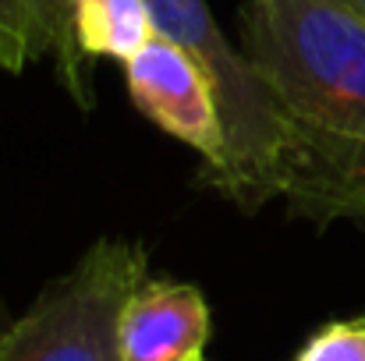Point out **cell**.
I'll return each mask as SVG.
<instances>
[{"mask_svg":"<svg viewBox=\"0 0 365 361\" xmlns=\"http://www.w3.org/2000/svg\"><path fill=\"white\" fill-rule=\"evenodd\" d=\"M199 361H206V358H199Z\"/></svg>","mask_w":365,"mask_h":361,"instance_id":"10","label":"cell"},{"mask_svg":"<svg viewBox=\"0 0 365 361\" xmlns=\"http://www.w3.org/2000/svg\"><path fill=\"white\" fill-rule=\"evenodd\" d=\"M39 61L57 64L82 110L96 107L89 61L75 43V0H0V71L21 75Z\"/></svg>","mask_w":365,"mask_h":361,"instance_id":"6","label":"cell"},{"mask_svg":"<svg viewBox=\"0 0 365 361\" xmlns=\"http://www.w3.org/2000/svg\"><path fill=\"white\" fill-rule=\"evenodd\" d=\"M210 330L199 287L145 276L121 312V361H199Z\"/></svg>","mask_w":365,"mask_h":361,"instance_id":"5","label":"cell"},{"mask_svg":"<svg viewBox=\"0 0 365 361\" xmlns=\"http://www.w3.org/2000/svg\"><path fill=\"white\" fill-rule=\"evenodd\" d=\"M145 276L142 244L93 241L0 330V361H121V312Z\"/></svg>","mask_w":365,"mask_h":361,"instance_id":"3","label":"cell"},{"mask_svg":"<svg viewBox=\"0 0 365 361\" xmlns=\"http://www.w3.org/2000/svg\"><path fill=\"white\" fill-rule=\"evenodd\" d=\"M242 50L287 120V213L365 231V18L344 0H245Z\"/></svg>","mask_w":365,"mask_h":361,"instance_id":"1","label":"cell"},{"mask_svg":"<svg viewBox=\"0 0 365 361\" xmlns=\"http://www.w3.org/2000/svg\"><path fill=\"white\" fill-rule=\"evenodd\" d=\"M128 96L142 117L160 131L199 152L202 167L217 163L224 152V124L217 93L202 64L170 36L156 32L128 64Z\"/></svg>","mask_w":365,"mask_h":361,"instance_id":"4","label":"cell"},{"mask_svg":"<svg viewBox=\"0 0 365 361\" xmlns=\"http://www.w3.org/2000/svg\"><path fill=\"white\" fill-rule=\"evenodd\" d=\"M0 330H4V326H0Z\"/></svg>","mask_w":365,"mask_h":361,"instance_id":"11","label":"cell"},{"mask_svg":"<svg viewBox=\"0 0 365 361\" xmlns=\"http://www.w3.org/2000/svg\"><path fill=\"white\" fill-rule=\"evenodd\" d=\"M298 361H365V319L323 326L305 344Z\"/></svg>","mask_w":365,"mask_h":361,"instance_id":"8","label":"cell"},{"mask_svg":"<svg viewBox=\"0 0 365 361\" xmlns=\"http://www.w3.org/2000/svg\"><path fill=\"white\" fill-rule=\"evenodd\" d=\"M153 36L149 0H75V43L89 64L100 57L128 64Z\"/></svg>","mask_w":365,"mask_h":361,"instance_id":"7","label":"cell"},{"mask_svg":"<svg viewBox=\"0 0 365 361\" xmlns=\"http://www.w3.org/2000/svg\"><path fill=\"white\" fill-rule=\"evenodd\" d=\"M344 4H348L355 14H362V18H365V0H344Z\"/></svg>","mask_w":365,"mask_h":361,"instance_id":"9","label":"cell"},{"mask_svg":"<svg viewBox=\"0 0 365 361\" xmlns=\"http://www.w3.org/2000/svg\"><path fill=\"white\" fill-rule=\"evenodd\" d=\"M149 11L156 32L181 43L202 64L217 93L224 152L217 163L199 170V181L238 206L245 216L284 199L291 135L284 110L259 68L242 46L227 39L206 0H149Z\"/></svg>","mask_w":365,"mask_h":361,"instance_id":"2","label":"cell"}]
</instances>
